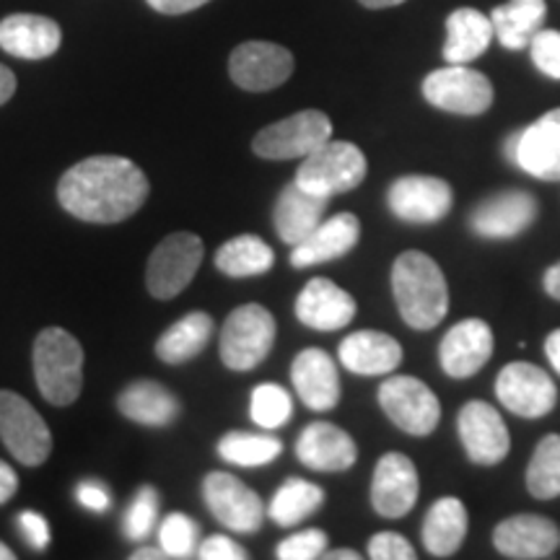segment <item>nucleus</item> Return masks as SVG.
Returning a JSON list of instances; mask_svg holds the SVG:
<instances>
[{"label":"nucleus","instance_id":"1a4fd4ad","mask_svg":"<svg viewBox=\"0 0 560 560\" xmlns=\"http://www.w3.org/2000/svg\"><path fill=\"white\" fill-rule=\"evenodd\" d=\"M202 262V242L198 234L179 231L170 234L156 249L151 252L149 268H145V285L151 296L159 301H170L179 296L192 283L195 272Z\"/></svg>","mask_w":560,"mask_h":560},{"label":"nucleus","instance_id":"de8ad7c7","mask_svg":"<svg viewBox=\"0 0 560 560\" xmlns=\"http://www.w3.org/2000/svg\"><path fill=\"white\" fill-rule=\"evenodd\" d=\"M16 490H19L16 470H13L9 462L0 459V506H3V503H9L13 495H16Z\"/></svg>","mask_w":560,"mask_h":560},{"label":"nucleus","instance_id":"e433bc0d","mask_svg":"<svg viewBox=\"0 0 560 560\" xmlns=\"http://www.w3.org/2000/svg\"><path fill=\"white\" fill-rule=\"evenodd\" d=\"M291 412H293L291 395L280 387V384L265 382L252 392L249 416L257 425H262V429H280V425L291 418Z\"/></svg>","mask_w":560,"mask_h":560},{"label":"nucleus","instance_id":"8fccbe9b","mask_svg":"<svg viewBox=\"0 0 560 560\" xmlns=\"http://www.w3.org/2000/svg\"><path fill=\"white\" fill-rule=\"evenodd\" d=\"M545 355H548L550 366L556 369V374L560 376V327L545 338Z\"/></svg>","mask_w":560,"mask_h":560},{"label":"nucleus","instance_id":"09e8293b","mask_svg":"<svg viewBox=\"0 0 560 560\" xmlns=\"http://www.w3.org/2000/svg\"><path fill=\"white\" fill-rule=\"evenodd\" d=\"M13 94H16V75H13L11 68H5L3 62H0V107H3L5 102H11Z\"/></svg>","mask_w":560,"mask_h":560},{"label":"nucleus","instance_id":"58836bf2","mask_svg":"<svg viewBox=\"0 0 560 560\" xmlns=\"http://www.w3.org/2000/svg\"><path fill=\"white\" fill-rule=\"evenodd\" d=\"M159 542L166 558H190L198 552V524L187 514H170L159 527Z\"/></svg>","mask_w":560,"mask_h":560},{"label":"nucleus","instance_id":"cd10ccee","mask_svg":"<svg viewBox=\"0 0 560 560\" xmlns=\"http://www.w3.org/2000/svg\"><path fill=\"white\" fill-rule=\"evenodd\" d=\"M117 408L128 420L149 429H164L179 418V400L164 384L140 380L128 384L117 397Z\"/></svg>","mask_w":560,"mask_h":560},{"label":"nucleus","instance_id":"37998d69","mask_svg":"<svg viewBox=\"0 0 560 560\" xmlns=\"http://www.w3.org/2000/svg\"><path fill=\"white\" fill-rule=\"evenodd\" d=\"M19 532L24 535V540L32 545L34 550H47L50 548V524H47V520L42 514H37V511H21L19 514Z\"/></svg>","mask_w":560,"mask_h":560},{"label":"nucleus","instance_id":"5701e85b","mask_svg":"<svg viewBox=\"0 0 560 560\" xmlns=\"http://www.w3.org/2000/svg\"><path fill=\"white\" fill-rule=\"evenodd\" d=\"M291 382L301 402L310 410L325 412L340 402L338 366L325 350L306 348L291 363Z\"/></svg>","mask_w":560,"mask_h":560},{"label":"nucleus","instance_id":"f8f14e48","mask_svg":"<svg viewBox=\"0 0 560 560\" xmlns=\"http://www.w3.org/2000/svg\"><path fill=\"white\" fill-rule=\"evenodd\" d=\"M503 151L529 177L560 182V107L545 112L529 128L511 132Z\"/></svg>","mask_w":560,"mask_h":560},{"label":"nucleus","instance_id":"423d86ee","mask_svg":"<svg viewBox=\"0 0 560 560\" xmlns=\"http://www.w3.org/2000/svg\"><path fill=\"white\" fill-rule=\"evenodd\" d=\"M423 96L431 107L450 115L478 117L493 107V83L486 73L467 66H454L433 70L423 81Z\"/></svg>","mask_w":560,"mask_h":560},{"label":"nucleus","instance_id":"c85d7f7f","mask_svg":"<svg viewBox=\"0 0 560 560\" xmlns=\"http://www.w3.org/2000/svg\"><path fill=\"white\" fill-rule=\"evenodd\" d=\"M495 37L493 21L478 9H457L446 19L444 60L454 66H467L486 55Z\"/></svg>","mask_w":560,"mask_h":560},{"label":"nucleus","instance_id":"603ef678","mask_svg":"<svg viewBox=\"0 0 560 560\" xmlns=\"http://www.w3.org/2000/svg\"><path fill=\"white\" fill-rule=\"evenodd\" d=\"M132 560H164L166 552L164 550H156V548H143V550H136L130 556Z\"/></svg>","mask_w":560,"mask_h":560},{"label":"nucleus","instance_id":"c9c22d12","mask_svg":"<svg viewBox=\"0 0 560 560\" xmlns=\"http://www.w3.org/2000/svg\"><path fill=\"white\" fill-rule=\"evenodd\" d=\"M283 452V444L276 436L265 433L231 431L219 441V454L223 462L236 467H262L276 462Z\"/></svg>","mask_w":560,"mask_h":560},{"label":"nucleus","instance_id":"4be33fe9","mask_svg":"<svg viewBox=\"0 0 560 560\" xmlns=\"http://www.w3.org/2000/svg\"><path fill=\"white\" fill-rule=\"evenodd\" d=\"M296 457L310 470L342 472L355 465L359 446H355L353 436L348 431H342L340 425L317 420V423H310L301 431L296 441Z\"/></svg>","mask_w":560,"mask_h":560},{"label":"nucleus","instance_id":"72a5a7b5","mask_svg":"<svg viewBox=\"0 0 560 560\" xmlns=\"http://www.w3.org/2000/svg\"><path fill=\"white\" fill-rule=\"evenodd\" d=\"M322 503H325V490L319 486H314L310 480L289 478L272 495L268 514L280 527H296V524L310 520L312 514H317Z\"/></svg>","mask_w":560,"mask_h":560},{"label":"nucleus","instance_id":"393cba45","mask_svg":"<svg viewBox=\"0 0 560 560\" xmlns=\"http://www.w3.org/2000/svg\"><path fill=\"white\" fill-rule=\"evenodd\" d=\"M361 240V221L353 213H338L325 219L317 229L299 242L291 252V265L296 270L312 268V265L332 262L346 257Z\"/></svg>","mask_w":560,"mask_h":560},{"label":"nucleus","instance_id":"a18cd8bd","mask_svg":"<svg viewBox=\"0 0 560 560\" xmlns=\"http://www.w3.org/2000/svg\"><path fill=\"white\" fill-rule=\"evenodd\" d=\"M75 501L81 503L86 511H94V514H104L112 506L109 490L96 480H83L75 486Z\"/></svg>","mask_w":560,"mask_h":560},{"label":"nucleus","instance_id":"a878e982","mask_svg":"<svg viewBox=\"0 0 560 560\" xmlns=\"http://www.w3.org/2000/svg\"><path fill=\"white\" fill-rule=\"evenodd\" d=\"M330 198H322L299 185L296 179L289 187H283L280 198L272 210V223H276L278 236L291 247L304 242L314 229L325 221Z\"/></svg>","mask_w":560,"mask_h":560},{"label":"nucleus","instance_id":"f3484780","mask_svg":"<svg viewBox=\"0 0 560 560\" xmlns=\"http://www.w3.org/2000/svg\"><path fill=\"white\" fill-rule=\"evenodd\" d=\"M540 202L527 190H503L490 195L472 210L470 229L482 240H514L535 223Z\"/></svg>","mask_w":560,"mask_h":560},{"label":"nucleus","instance_id":"9d476101","mask_svg":"<svg viewBox=\"0 0 560 560\" xmlns=\"http://www.w3.org/2000/svg\"><path fill=\"white\" fill-rule=\"evenodd\" d=\"M380 405L397 429L410 436H431L441 420V402L416 376H389L380 387Z\"/></svg>","mask_w":560,"mask_h":560},{"label":"nucleus","instance_id":"6ab92c4d","mask_svg":"<svg viewBox=\"0 0 560 560\" xmlns=\"http://www.w3.org/2000/svg\"><path fill=\"white\" fill-rule=\"evenodd\" d=\"M493 348L495 338L486 319H462L441 340L439 363L452 380H470L490 361Z\"/></svg>","mask_w":560,"mask_h":560},{"label":"nucleus","instance_id":"a19ab883","mask_svg":"<svg viewBox=\"0 0 560 560\" xmlns=\"http://www.w3.org/2000/svg\"><path fill=\"white\" fill-rule=\"evenodd\" d=\"M529 55L535 68L548 79L560 81V32L558 30H540L535 39L529 42Z\"/></svg>","mask_w":560,"mask_h":560},{"label":"nucleus","instance_id":"79ce46f5","mask_svg":"<svg viewBox=\"0 0 560 560\" xmlns=\"http://www.w3.org/2000/svg\"><path fill=\"white\" fill-rule=\"evenodd\" d=\"M369 558L374 560H416L418 552L397 532H380L369 540Z\"/></svg>","mask_w":560,"mask_h":560},{"label":"nucleus","instance_id":"20e7f679","mask_svg":"<svg viewBox=\"0 0 560 560\" xmlns=\"http://www.w3.org/2000/svg\"><path fill=\"white\" fill-rule=\"evenodd\" d=\"M369 161L355 143L348 140H327L322 149L301 159L296 182L304 190L322 198L350 192L366 179Z\"/></svg>","mask_w":560,"mask_h":560},{"label":"nucleus","instance_id":"b1692460","mask_svg":"<svg viewBox=\"0 0 560 560\" xmlns=\"http://www.w3.org/2000/svg\"><path fill=\"white\" fill-rule=\"evenodd\" d=\"M58 21L39 13H11L0 21V50L21 60H45L60 50Z\"/></svg>","mask_w":560,"mask_h":560},{"label":"nucleus","instance_id":"a211bd4d","mask_svg":"<svg viewBox=\"0 0 560 560\" xmlns=\"http://www.w3.org/2000/svg\"><path fill=\"white\" fill-rule=\"evenodd\" d=\"M420 480L410 457L400 452H389L376 462L371 478V506L384 520H400L410 514L418 503Z\"/></svg>","mask_w":560,"mask_h":560},{"label":"nucleus","instance_id":"ea45409f","mask_svg":"<svg viewBox=\"0 0 560 560\" xmlns=\"http://www.w3.org/2000/svg\"><path fill=\"white\" fill-rule=\"evenodd\" d=\"M327 550V535L322 529H301L296 535L285 537L278 545L276 556L280 560H314L322 558Z\"/></svg>","mask_w":560,"mask_h":560},{"label":"nucleus","instance_id":"2f4dec72","mask_svg":"<svg viewBox=\"0 0 560 560\" xmlns=\"http://www.w3.org/2000/svg\"><path fill=\"white\" fill-rule=\"evenodd\" d=\"M210 335H213V317L206 312H190L161 335L156 342V355L164 363H172V366L187 363L206 350Z\"/></svg>","mask_w":560,"mask_h":560},{"label":"nucleus","instance_id":"5fc2aeb1","mask_svg":"<svg viewBox=\"0 0 560 560\" xmlns=\"http://www.w3.org/2000/svg\"><path fill=\"white\" fill-rule=\"evenodd\" d=\"M359 3L366 5V9L380 11V9H392V5H400L405 0H359Z\"/></svg>","mask_w":560,"mask_h":560},{"label":"nucleus","instance_id":"c03bdc74","mask_svg":"<svg viewBox=\"0 0 560 560\" xmlns=\"http://www.w3.org/2000/svg\"><path fill=\"white\" fill-rule=\"evenodd\" d=\"M195 556L202 560H247L249 552L226 535H213L208 537L206 542H200V548Z\"/></svg>","mask_w":560,"mask_h":560},{"label":"nucleus","instance_id":"aec40b11","mask_svg":"<svg viewBox=\"0 0 560 560\" xmlns=\"http://www.w3.org/2000/svg\"><path fill=\"white\" fill-rule=\"evenodd\" d=\"M493 545L511 560L552 558L560 548V527L548 516L516 514L493 529Z\"/></svg>","mask_w":560,"mask_h":560},{"label":"nucleus","instance_id":"c756f323","mask_svg":"<svg viewBox=\"0 0 560 560\" xmlns=\"http://www.w3.org/2000/svg\"><path fill=\"white\" fill-rule=\"evenodd\" d=\"M467 527H470V520H467L465 503L454 499V495L439 499L429 509L423 522L425 550L433 558H452L462 548V542H465Z\"/></svg>","mask_w":560,"mask_h":560},{"label":"nucleus","instance_id":"473e14b6","mask_svg":"<svg viewBox=\"0 0 560 560\" xmlns=\"http://www.w3.org/2000/svg\"><path fill=\"white\" fill-rule=\"evenodd\" d=\"M272 262H276V252L255 234L234 236L215 252V268L229 278L265 276Z\"/></svg>","mask_w":560,"mask_h":560},{"label":"nucleus","instance_id":"4c0bfd02","mask_svg":"<svg viewBox=\"0 0 560 560\" xmlns=\"http://www.w3.org/2000/svg\"><path fill=\"white\" fill-rule=\"evenodd\" d=\"M159 520V493L153 486H143L130 501L128 511L122 516V532L132 542L145 540L156 527Z\"/></svg>","mask_w":560,"mask_h":560},{"label":"nucleus","instance_id":"7ed1b4c3","mask_svg":"<svg viewBox=\"0 0 560 560\" xmlns=\"http://www.w3.org/2000/svg\"><path fill=\"white\" fill-rule=\"evenodd\" d=\"M34 380L50 405L66 408L83 389V348L62 327H47L34 340Z\"/></svg>","mask_w":560,"mask_h":560},{"label":"nucleus","instance_id":"412c9836","mask_svg":"<svg viewBox=\"0 0 560 560\" xmlns=\"http://www.w3.org/2000/svg\"><path fill=\"white\" fill-rule=\"evenodd\" d=\"M296 317L312 330H342L355 317V299L330 278H312L296 299Z\"/></svg>","mask_w":560,"mask_h":560},{"label":"nucleus","instance_id":"39448f33","mask_svg":"<svg viewBox=\"0 0 560 560\" xmlns=\"http://www.w3.org/2000/svg\"><path fill=\"white\" fill-rule=\"evenodd\" d=\"M276 335V317L265 306L244 304L223 322L221 361L231 371H252L268 359Z\"/></svg>","mask_w":560,"mask_h":560},{"label":"nucleus","instance_id":"f03ea898","mask_svg":"<svg viewBox=\"0 0 560 560\" xmlns=\"http://www.w3.org/2000/svg\"><path fill=\"white\" fill-rule=\"evenodd\" d=\"M392 293L400 317L412 330H433L450 312L444 270L425 252H402L392 265Z\"/></svg>","mask_w":560,"mask_h":560},{"label":"nucleus","instance_id":"7c9ffc66","mask_svg":"<svg viewBox=\"0 0 560 560\" xmlns=\"http://www.w3.org/2000/svg\"><path fill=\"white\" fill-rule=\"evenodd\" d=\"M545 16H548V3L545 0H509V3L495 5L490 13L493 21L495 39L506 50H524L535 34L542 30Z\"/></svg>","mask_w":560,"mask_h":560},{"label":"nucleus","instance_id":"bb28decb","mask_svg":"<svg viewBox=\"0 0 560 560\" xmlns=\"http://www.w3.org/2000/svg\"><path fill=\"white\" fill-rule=\"evenodd\" d=\"M340 363L359 376H387L402 363V346L387 332L359 330L340 342Z\"/></svg>","mask_w":560,"mask_h":560},{"label":"nucleus","instance_id":"49530a36","mask_svg":"<svg viewBox=\"0 0 560 560\" xmlns=\"http://www.w3.org/2000/svg\"><path fill=\"white\" fill-rule=\"evenodd\" d=\"M153 11L166 13V16H179V13L198 11L200 5L210 3V0H145Z\"/></svg>","mask_w":560,"mask_h":560},{"label":"nucleus","instance_id":"6e6d98bb","mask_svg":"<svg viewBox=\"0 0 560 560\" xmlns=\"http://www.w3.org/2000/svg\"><path fill=\"white\" fill-rule=\"evenodd\" d=\"M16 556H13V550L9 548V545L0 542V560H13Z\"/></svg>","mask_w":560,"mask_h":560},{"label":"nucleus","instance_id":"f704fd0d","mask_svg":"<svg viewBox=\"0 0 560 560\" xmlns=\"http://www.w3.org/2000/svg\"><path fill=\"white\" fill-rule=\"evenodd\" d=\"M527 490L537 501H552L560 495V433L542 436L532 452L527 465Z\"/></svg>","mask_w":560,"mask_h":560},{"label":"nucleus","instance_id":"4468645a","mask_svg":"<svg viewBox=\"0 0 560 560\" xmlns=\"http://www.w3.org/2000/svg\"><path fill=\"white\" fill-rule=\"evenodd\" d=\"M387 206L405 223H439L450 215L454 190L450 182L429 174H408L392 182Z\"/></svg>","mask_w":560,"mask_h":560},{"label":"nucleus","instance_id":"864d4df0","mask_svg":"<svg viewBox=\"0 0 560 560\" xmlns=\"http://www.w3.org/2000/svg\"><path fill=\"white\" fill-rule=\"evenodd\" d=\"M325 558L327 560H359L361 556L355 550H350V548H340V550H330V552H325Z\"/></svg>","mask_w":560,"mask_h":560},{"label":"nucleus","instance_id":"0eeeda50","mask_svg":"<svg viewBox=\"0 0 560 560\" xmlns=\"http://www.w3.org/2000/svg\"><path fill=\"white\" fill-rule=\"evenodd\" d=\"M330 136V117L319 109H304L262 128L252 140V151L270 161L306 159L310 153L322 149L327 140H332Z\"/></svg>","mask_w":560,"mask_h":560},{"label":"nucleus","instance_id":"f257e3e1","mask_svg":"<svg viewBox=\"0 0 560 560\" xmlns=\"http://www.w3.org/2000/svg\"><path fill=\"white\" fill-rule=\"evenodd\" d=\"M151 185L143 170L125 156H89L60 177L58 200L73 219L120 223L143 208Z\"/></svg>","mask_w":560,"mask_h":560},{"label":"nucleus","instance_id":"dca6fc26","mask_svg":"<svg viewBox=\"0 0 560 560\" xmlns=\"http://www.w3.org/2000/svg\"><path fill=\"white\" fill-rule=\"evenodd\" d=\"M293 55L272 42H244L229 58L231 81L244 91H272L293 73Z\"/></svg>","mask_w":560,"mask_h":560},{"label":"nucleus","instance_id":"6e6552de","mask_svg":"<svg viewBox=\"0 0 560 560\" xmlns=\"http://www.w3.org/2000/svg\"><path fill=\"white\" fill-rule=\"evenodd\" d=\"M0 439L13 459L26 467H39L52 452V433L45 418L16 392L0 389Z\"/></svg>","mask_w":560,"mask_h":560},{"label":"nucleus","instance_id":"2eb2a0df","mask_svg":"<svg viewBox=\"0 0 560 560\" xmlns=\"http://www.w3.org/2000/svg\"><path fill=\"white\" fill-rule=\"evenodd\" d=\"M457 431L465 446L467 459L480 467H493L506 459L511 450V436L506 420L493 405L482 400H470L459 410Z\"/></svg>","mask_w":560,"mask_h":560},{"label":"nucleus","instance_id":"3c124183","mask_svg":"<svg viewBox=\"0 0 560 560\" xmlns=\"http://www.w3.org/2000/svg\"><path fill=\"white\" fill-rule=\"evenodd\" d=\"M542 285H545V293H548L550 299L560 301V262L550 265V268L545 270V276H542Z\"/></svg>","mask_w":560,"mask_h":560},{"label":"nucleus","instance_id":"9b49d317","mask_svg":"<svg viewBox=\"0 0 560 560\" xmlns=\"http://www.w3.org/2000/svg\"><path fill=\"white\" fill-rule=\"evenodd\" d=\"M495 397L514 416L537 420L558 405V387L548 371L529 361H511L495 380Z\"/></svg>","mask_w":560,"mask_h":560},{"label":"nucleus","instance_id":"ddd939ff","mask_svg":"<svg viewBox=\"0 0 560 560\" xmlns=\"http://www.w3.org/2000/svg\"><path fill=\"white\" fill-rule=\"evenodd\" d=\"M202 499L210 514L231 532L252 535L262 527L265 509L260 495L229 472H210L202 480Z\"/></svg>","mask_w":560,"mask_h":560}]
</instances>
